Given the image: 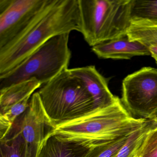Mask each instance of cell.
I'll return each mask as SVG.
<instances>
[{"instance_id": "ffe728a7", "label": "cell", "mask_w": 157, "mask_h": 157, "mask_svg": "<svg viewBox=\"0 0 157 157\" xmlns=\"http://www.w3.org/2000/svg\"><path fill=\"white\" fill-rule=\"evenodd\" d=\"M154 59H155V61H156V64H157V58H156Z\"/></svg>"}, {"instance_id": "3957f363", "label": "cell", "mask_w": 157, "mask_h": 157, "mask_svg": "<svg viewBox=\"0 0 157 157\" xmlns=\"http://www.w3.org/2000/svg\"><path fill=\"white\" fill-rule=\"evenodd\" d=\"M133 0H78L80 32L93 47L126 35Z\"/></svg>"}, {"instance_id": "9a60e30c", "label": "cell", "mask_w": 157, "mask_h": 157, "mask_svg": "<svg viewBox=\"0 0 157 157\" xmlns=\"http://www.w3.org/2000/svg\"><path fill=\"white\" fill-rule=\"evenodd\" d=\"M23 145L21 135L12 128L9 135L1 140L0 157H22Z\"/></svg>"}, {"instance_id": "8fae6325", "label": "cell", "mask_w": 157, "mask_h": 157, "mask_svg": "<svg viewBox=\"0 0 157 157\" xmlns=\"http://www.w3.org/2000/svg\"><path fill=\"white\" fill-rule=\"evenodd\" d=\"M92 50L98 57L106 59H129L137 56H151L147 48L129 40L127 35L96 45Z\"/></svg>"}, {"instance_id": "ac0fdd59", "label": "cell", "mask_w": 157, "mask_h": 157, "mask_svg": "<svg viewBox=\"0 0 157 157\" xmlns=\"http://www.w3.org/2000/svg\"><path fill=\"white\" fill-rule=\"evenodd\" d=\"M152 125L150 122L146 126L131 134L125 144L120 149L115 157H134L136 149L141 142L149 128Z\"/></svg>"}, {"instance_id": "7a4b0ae2", "label": "cell", "mask_w": 157, "mask_h": 157, "mask_svg": "<svg viewBox=\"0 0 157 157\" xmlns=\"http://www.w3.org/2000/svg\"><path fill=\"white\" fill-rule=\"evenodd\" d=\"M73 31L80 32L78 0H55L19 41L0 52V76L13 70L52 37Z\"/></svg>"}, {"instance_id": "30bf717a", "label": "cell", "mask_w": 157, "mask_h": 157, "mask_svg": "<svg viewBox=\"0 0 157 157\" xmlns=\"http://www.w3.org/2000/svg\"><path fill=\"white\" fill-rule=\"evenodd\" d=\"M70 70L83 82L93 99L95 108L110 105L118 98L112 93L106 80L94 66L75 68Z\"/></svg>"}, {"instance_id": "4fadbf2b", "label": "cell", "mask_w": 157, "mask_h": 157, "mask_svg": "<svg viewBox=\"0 0 157 157\" xmlns=\"http://www.w3.org/2000/svg\"><path fill=\"white\" fill-rule=\"evenodd\" d=\"M86 151L51 136L44 144L38 157H80Z\"/></svg>"}, {"instance_id": "7c38bea8", "label": "cell", "mask_w": 157, "mask_h": 157, "mask_svg": "<svg viewBox=\"0 0 157 157\" xmlns=\"http://www.w3.org/2000/svg\"><path fill=\"white\" fill-rule=\"evenodd\" d=\"M127 36L131 41L139 42L157 58V24L142 20H132Z\"/></svg>"}, {"instance_id": "8992f818", "label": "cell", "mask_w": 157, "mask_h": 157, "mask_svg": "<svg viewBox=\"0 0 157 157\" xmlns=\"http://www.w3.org/2000/svg\"><path fill=\"white\" fill-rule=\"evenodd\" d=\"M55 0H0V52L19 41Z\"/></svg>"}, {"instance_id": "5bb4252c", "label": "cell", "mask_w": 157, "mask_h": 157, "mask_svg": "<svg viewBox=\"0 0 157 157\" xmlns=\"http://www.w3.org/2000/svg\"><path fill=\"white\" fill-rule=\"evenodd\" d=\"M132 20H142L157 24V0H133Z\"/></svg>"}, {"instance_id": "6da1fadb", "label": "cell", "mask_w": 157, "mask_h": 157, "mask_svg": "<svg viewBox=\"0 0 157 157\" xmlns=\"http://www.w3.org/2000/svg\"><path fill=\"white\" fill-rule=\"evenodd\" d=\"M151 121L132 117L118 98L110 105L56 124L51 132L57 139L87 150L131 135Z\"/></svg>"}, {"instance_id": "52a82bcc", "label": "cell", "mask_w": 157, "mask_h": 157, "mask_svg": "<svg viewBox=\"0 0 157 157\" xmlns=\"http://www.w3.org/2000/svg\"><path fill=\"white\" fill-rule=\"evenodd\" d=\"M133 117L152 121L157 117V69L145 67L127 76L121 100Z\"/></svg>"}, {"instance_id": "d6986e66", "label": "cell", "mask_w": 157, "mask_h": 157, "mask_svg": "<svg viewBox=\"0 0 157 157\" xmlns=\"http://www.w3.org/2000/svg\"><path fill=\"white\" fill-rule=\"evenodd\" d=\"M152 121H153V123H154V124H157V117H156V118H154V119L152 120Z\"/></svg>"}, {"instance_id": "5b68a950", "label": "cell", "mask_w": 157, "mask_h": 157, "mask_svg": "<svg viewBox=\"0 0 157 157\" xmlns=\"http://www.w3.org/2000/svg\"><path fill=\"white\" fill-rule=\"evenodd\" d=\"M37 92L47 115L55 125L95 109L85 85L69 69L42 85Z\"/></svg>"}, {"instance_id": "2e32d148", "label": "cell", "mask_w": 157, "mask_h": 157, "mask_svg": "<svg viewBox=\"0 0 157 157\" xmlns=\"http://www.w3.org/2000/svg\"><path fill=\"white\" fill-rule=\"evenodd\" d=\"M130 135L87 150L80 157H115Z\"/></svg>"}, {"instance_id": "277c9868", "label": "cell", "mask_w": 157, "mask_h": 157, "mask_svg": "<svg viewBox=\"0 0 157 157\" xmlns=\"http://www.w3.org/2000/svg\"><path fill=\"white\" fill-rule=\"evenodd\" d=\"M70 34L52 37L13 70L0 76V90L34 78L43 85L68 69L71 56Z\"/></svg>"}, {"instance_id": "e0dca14e", "label": "cell", "mask_w": 157, "mask_h": 157, "mask_svg": "<svg viewBox=\"0 0 157 157\" xmlns=\"http://www.w3.org/2000/svg\"><path fill=\"white\" fill-rule=\"evenodd\" d=\"M133 157H157V126L149 128Z\"/></svg>"}, {"instance_id": "9c48e42d", "label": "cell", "mask_w": 157, "mask_h": 157, "mask_svg": "<svg viewBox=\"0 0 157 157\" xmlns=\"http://www.w3.org/2000/svg\"><path fill=\"white\" fill-rule=\"evenodd\" d=\"M42 85L34 78L0 90V140L9 135L16 119L29 107L34 92Z\"/></svg>"}, {"instance_id": "ba28073f", "label": "cell", "mask_w": 157, "mask_h": 157, "mask_svg": "<svg viewBox=\"0 0 157 157\" xmlns=\"http://www.w3.org/2000/svg\"><path fill=\"white\" fill-rule=\"evenodd\" d=\"M55 124L47 115L39 94L35 92L27 110L14 122L12 128L22 138V157H38Z\"/></svg>"}]
</instances>
